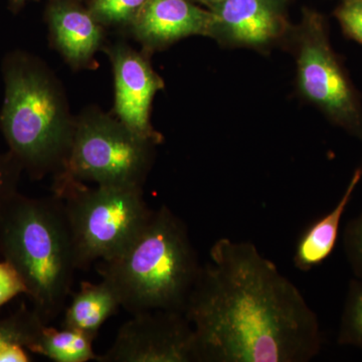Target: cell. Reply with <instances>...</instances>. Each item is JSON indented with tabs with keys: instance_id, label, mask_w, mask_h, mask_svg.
<instances>
[{
	"instance_id": "obj_1",
	"label": "cell",
	"mask_w": 362,
	"mask_h": 362,
	"mask_svg": "<svg viewBox=\"0 0 362 362\" xmlns=\"http://www.w3.org/2000/svg\"><path fill=\"white\" fill-rule=\"evenodd\" d=\"M209 259L185 310L199 362H308L318 356V317L258 247L223 238Z\"/></svg>"
},
{
	"instance_id": "obj_20",
	"label": "cell",
	"mask_w": 362,
	"mask_h": 362,
	"mask_svg": "<svg viewBox=\"0 0 362 362\" xmlns=\"http://www.w3.org/2000/svg\"><path fill=\"white\" fill-rule=\"evenodd\" d=\"M23 170L20 160L11 151L0 154V206L18 192V181Z\"/></svg>"
},
{
	"instance_id": "obj_4",
	"label": "cell",
	"mask_w": 362,
	"mask_h": 362,
	"mask_svg": "<svg viewBox=\"0 0 362 362\" xmlns=\"http://www.w3.org/2000/svg\"><path fill=\"white\" fill-rule=\"evenodd\" d=\"M6 97L0 127L9 151L35 177L52 169L61 173L70 152L75 125L69 122L52 78L25 54L4 65Z\"/></svg>"
},
{
	"instance_id": "obj_12",
	"label": "cell",
	"mask_w": 362,
	"mask_h": 362,
	"mask_svg": "<svg viewBox=\"0 0 362 362\" xmlns=\"http://www.w3.org/2000/svg\"><path fill=\"white\" fill-rule=\"evenodd\" d=\"M362 178V169L357 168L335 206L322 218L305 230L298 240L293 263L301 272H309L323 263L337 246L343 214L349 207Z\"/></svg>"
},
{
	"instance_id": "obj_7",
	"label": "cell",
	"mask_w": 362,
	"mask_h": 362,
	"mask_svg": "<svg viewBox=\"0 0 362 362\" xmlns=\"http://www.w3.org/2000/svg\"><path fill=\"white\" fill-rule=\"evenodd\" d=\"M297 42V78L302 94L362 143L361 105L331 47L320 16L305 14Z\"/></svg>"
},
{
	"instance_id": "obj_23",
	"label": "cell",
	"mask_w": 362,
	"mask_h": 362,
	"mask_svg": "<svg viewBox=\"0 0 362 362\" xmlns=\"http://www.w3.org/2000/svg\"><path fill=\"white\" fill-rule=\"evenodd\" d=\"M204 2H206L207 4H211V6H218V4H221L223 0H204Z\"/></svg>"
},
{
	"instance_id": "obj_9",
	"label": "cell",
	"mask_w": 362,
	"mask_h": 362,
	"mask_svg": "<svg viewBox=\"0 0 362 362\" xmlns=\"http://www.w3.org/2000/svg\"><path fill=\"white\" fill-rule=\"evenodd\" d=\"M115 74L116 112L120 122L140 137L158 144L161 135L150 125L152 100L162 88L161 78L148 62L127 47L112 52Z\"/></svg>"
},
{
	"instance_id": "obj_22",
	"label": "cell",
	"mask_w": 362,
	"mask_h": 362,
	"mask_svg": "<svg viewBox=\"0 0 362 362\" xmlns=\"http://www.w3.org/2000/svg\"><path fill=\"white\" fill-rule=\"evenodd\" d=\"M337 18L347 35L362 44V0H345Z\"/></svg>"
},
{
	"instance_id": "obj_19",
	"label": "cell",
	"mask_w": 362,
	"mask_h": 362,
	"mask_svg": "<svg viewBox=\"0 0 362 362\" xmlns=\"http://www.w3.org/2000/svg\"><path fill=\"white\" fill-rule=\"evenodd\" d=\"M343 245L350 268L362 280V211L345 228Z\"/></svg>"
},
{
	"instance_id": "obj_18",
	"label": "cell",
	"mask_w": 362,
	"mask_h": 362,
	"mask_svg": "<svg viewBox=\"0 0 362 362\" xmlns=\"http://www.w3.org/2000/svg\"><path fill=\"white\" fill-rule=\"evenodd\" d=\"M146 0H96L93 11L107 23H123L134 18Z\"/></svg>"
},
{
	"instance_id": "obj_6",
	"label": "cell",
	"mask_w": 362,
	"mask_h": 362,
	"mask_svg": "<svg viewBox=\"0 0 362 362\" xmlns=\"http://www.w3.org/2000/svg\"><path fill=\"white\" fill-rule=\"evenodd\" d=\"M154 145L109 117H85L75 125L65 168L58 178L142 187Z\"/></svg>"
},
{
	"instance_id": "obj_21",
	"label": "cell",
	"mask_w": 362,
	"mask_h": 362,
	"mask_svg": "<svg viewBox=\"0 0 362 362\" xmlns=\"http://www.w3.org/2000/svg\"><path fill=\"white\" fill-rule=\"evenodd\" d=\"M20 294L26 295V287L20 274L6 259L0 262V307Z\"/></svg>"
},
{
	"instance_id": "obj_10",
	"label": "cell",
	"mask_w": 362,
	"mask_h": 362,
	"mask_svg": "<svg viewBox=\"0 0 362 362\" xmlns=\"http://www.w3.org/2000/svg\"><path fill=\"white\" fill-rule=\"evenodd\" d=\"M285 0H223L213 7L211 37L233 45L259 47L284 32Z\"/></svg>"
},
{
	"instance_id": "obj_11",
	"label": "cell",
	"mask_w": 362,
	"mask_h": 362,
	"mask_svg": "<svg viewBox=\"0 0 362 362\" xmlns=\"http://www.w3.org/2000/svg\"><path fill=\"white\" fill-rule=\"evenodd\" d=\"M213 11L187 0H146L136 16L138 37L152 45L175 42L189 35H211Z\"/></svg>"
},
{
	"instance_id": "obj_14",
	"label": "cell",
	"mask_w": 362,
	"mask_h": 362,
	"mask_svg": "<svg viewBox=\"0 0 362 362\" xmlns=\"http://www.w3.org/2000/svg\"><path fill=\"white\" fill-rule=\"evenodd\" d=\"M51 26L57 45L66 58L76 64L93 56L101 40V30L90 14L59 6L51 13Z\"/></svg>"
},
{
	"instance_id": "obj_24",
	"label": "cell",
	"mask_w": 362,
	"mask_h": 362,
	"mask_svg": "<svg viewBox=\"0 0 362 362\" xmlns=\"http://www.w3.org/2000/svg\"><path fill=\"white\" fill-rule=\"evenodd\" d=\"M16 4H21V2L25 1V0H13Z\"/></svg>"
},
{
	"instance_id": "obj_16",
	"label": "cell",
	"mask_w": 362,
	"mask_h": 362,
	"mask_svg": "<svg viewBox=\"0 0 362 362\" xmlns=\"http://www.w3.org/2000/svg\"><path fill=\"white\" fill-rule=\"evenodd\" d=\"M42 322L35 311L21 307L16 313L0 319V356L6 350L21 345L28 350L39 334Z\"/></svg>"
},
{
	"instance_id": "obj_13",
	"label": "cell",
	"mask_w": 362,
	"mask_h": 362,
	"mask_svg": "<svg viewBox=\"0 0 362 362\" xmlns=\"http://www.w3.org/2000/svg\"><path fill=\"white\" fill-rule=\"evenodd\" d=\"M121 307L120 299L110 283L83 282L65 309L63 327L84 332L96 338L100 328L115 315Z\"/></svg>"
},
{
	"instance_id": "obj_17",
	"label": "cell",
	"mask_w": 362,
	"mask_h": 362,
	"mask_svg": "<svg viewBox=\"0 0 362 362\" xmlns=\"http://www.w3.org/2000/svg\"><path fill=\"white\" fill-rule=\"evenodd\" d=\"M337 341L362 350V280L350 281L343 307Z\"/></svg>"
},
{
	"instance_id": "obj_15",
	"label": "cell",
	"mask_w": 362,
	"mask_h": 362,
	"mask_svg": "<svg viewBox=\"0 0 362 362\" xmlns=\"http://www.w3.org/2000/svg\"><path fill=\"white\" fill-rule=\"evenodd\" d=\"M94 340L81 331L44 325L28 350L54 362H88L98 356L93 349Z\"/></svg>"
},
{
	"instance_id": "obj_8",
	"label": "cell",
	"mask_w": 362,
	"mask_h": 362,
	"mask_svg": "<svg viewBox=\"0 0 362 362\" xmlns=\"http://www.w3.org/2000/svg\"><path fill=\"white\" fill-rule=\"evenodd\" d=\"M97 362H199L194 327L183 312L134 314Z\"/></svg>"
},
{
	"instance_id": "obj_2",
	"label": "cell",
	"mask_w": 362,
	"mask_h": 362,
	"mask_svg": "<svg viewBox=\"0 0 362 362\" xmlns=\"http://www.w3.org/2000/svg\"><path fill=\"white\" fill-rule=\"evenodd\" d=\"M0 252L20 274L33 309L49 325L63 312L78 270L64 202L11 195L0 206Z\"/></svg>"
},
{
	"instance_id": "obj_5",
	"label": "cell",
	"mask_w": 362,
	"mask_h": 362,
	"mask_svg": "<svg viewBox=\"0 0 362 362\" xmlns=\"http://www.w3.org/2000/svg\"><path fill=\"white\" fill-rule=\"evenodd\" d=\"M54 194L64 202L78 270L95 261H110L122 254L146 225L153 211L143 187L97 185L58 178Z\"/></svg>"
},
{
	"instance_id": "obj_3",
	"label": "cell",
	"mask_w": 362,
	"mask_h": 362,
	"mask_svg": "<svg viewBox=\"0 0 362 362\" xmlns=\"http://www.w3.org/2000/svg\"><path fill=\"white\" fill-rule=\"evenodd\" d=\"M202 266L185 221L162 206L130 246L101 262L98 271L132 315L156 310L185 313Z\"/></svg>"
}]
</instances>
